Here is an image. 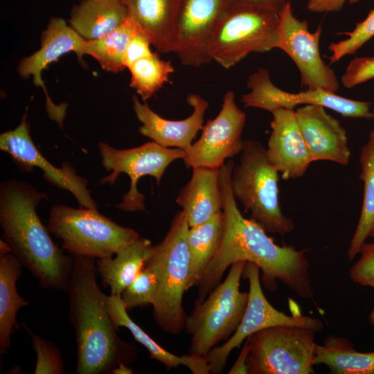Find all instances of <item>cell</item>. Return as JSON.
<instances>
[{
  "label": "cell",
  "mask_w": 374,
  "mask_h": 374,
  "mask_svg": "<svg viewBox=\"0 0 374 374\" xmlns=\"http://www.w3.org/2000/svg\"><path fill=\"white\" fill-rule=\"evenodd\" d=\"M279 14L231 0L213 32L208 51L212 61L229 69L251 53L277 48Z\"/></svg>",
  "instance_id": "8992f818"
},
{
  "label": "cell",
  "mask_w": 374,
  "mask_h": 374,
  "mask_svg": "<svg viewBox=\"0 0 374 374\" xmlns=\"http://www.w3.org/2000/svg\"><path fill=\"white\" fill-rule=\"evenodd\" d=\"M186 101L193 108L192 114L185 119L171 121L161 117L145 102L141 103L134 95L133 109L142 123L139 129L140 134L164 147L188 150L197 132L203 128L208 103L195 93L188 95Z\"/></svg>",
  "instance_id": "d6986e66"
},
{
  "label": "cell",
  "mask_w": 374,
  "mask_h": 374,
  "mask_svg": "<svg viewBox=\"0 0 374 374\" xmlns=\"http://www.w3.org/2000/svg\"><path fill=\"white\" fill-rule=\"evenodd\" d=\"M234 166L235 162L229 160L220 168L224 200V237L217 253L207 266L198 285L196 301L204 300L220 283L226 269L238 261L258 266L268 290L274 291L276 281L279 280L301 297L311 299L313 291L305 250H298L292 245H278L260 226L242 215L231 188Z\"/></svg>",
  "instance_id": "6da1fadb"
},
{
  "label": "cell",
  "mask_w": 374,
  "mask_h": 374,
  "mask_svg": "<svg viewBox=\"0 0 374 374\" xmlns=\"http://www.w3.org/2000/svg\"><path fill=\"white\" fill-rule=\"evenodd\" d=\"M348 37L338 42H332L328 46L331 51L329 57L330 64H334L348 55H353L366 42L374 36V9L371 10L367 17L357 24L350 32H344Z\"/></svg>",
  "instance_id": "d6a6232c"
},
{
  "label": "cell",
  "mask_w": 374,
  "mask_h": 374,
  "mask_svg": "<svg viewBox=\"0 0 374 374\" xmlns=\"http://www.w3.org/2000/svg\"><path fill=\"white\" fill-rule=\"evenodd\" d=\"M128 17L161 53H173L179 0H121Z\"/></svg>",
  "instance_id": "7402d4cb"
},
{
  "label": "cell",
  "mask_w": 374,
  "mask_h": 374,
  "mask_svg": "<svg viewBox=\"0 0 374 374\" xmlns=\"http://www.w3.org/2000/svg\"><path fill=\"white\" fill-rule=\"evenodd\" d=\"M150 41L138 27L127 46L124 55V64L127 69L138 60L150 55Z\"/></svg>",
  "instance_id": "8d00e7d4"
},
{
  "label": "cell",
  "mask_w": 374,
  "mask_h": 374,
  "mask_svg": "<svg viewBox=\"0 0 374 374\" xmlns=\"http://www.w3.org/2000/svg\"><path fill=\"white\" fill-rule=\"evenodd\" d=\"M359 259L350 268L349 275L353 283L374 288V243L361 246Z\"/></svg>",
  "instance_id": "e575fe53"
},
{
  "label": "cell",
  "mask_w": 374,
  "mask_h": 374,
  "mask_svg": "<svg viewBox=\"0 0 374 374\" xmlns=\"http://www.w3.org/2000/svg\"><path fill=\"white\" fill-rule=\"evenodd\" d=\"M96 259L75 257L69 280V319L77 345L76 374H110L120 364L136 361V346L118 335L100 289Z\"/></svg>",
  "instance_id": "7a4b0ae2"
},
{
  "label": "cell",
  "mask_w": 374,
  "mask_h": 374,
  "mask_svg": "<svg viewBox=\"0 0 374 374\" xmlns=\"http://www.w3.org/2000/svg\"><path fill=\"white\" fill-rule=\"evenodd\" d=\"M249 342L246 339L243 348L234 363L232 368L230 369L228 373L229 374H238V373H247V361L249 354Z\"/></svg>",
  "instance_id": "ab89813d"
},
{
  "label": "cell",
  "mask_w": 374,
  "mask_h": 374,
  "mask_svg": "<svg viewBox=\"0 0 374 374\" xmlns=\"http://www.w3.org/2000/svg\"><path fill=\"white\" fill-rule=\"evenodd\" d=\"M372 112H373V116H374V109H372Z\"/></svg>",
  "instance_id": "ee69618b"
},
{
  "label": "cell",
  "mask_w": 374,
  "mask_h": 374,
  "mask_svg": "<svg viewBox=\"0 0 374 374\" xmlns=\"http://www.w3.org/2000/svg\"><path fill=\"white\" fill-rule=\"evenodd\" d=\"M188 229L185 212H177L164 238L152 246L146 261L157 277V292L152 305L154 318L159 327L170 335H179L184 330L186 318L182 301L190 269Z\"/></svg>",
  "instance_id": "277c9868"
},
{
  "label": "cell",
  "mask_w": 374,
  "mask_h": 374,
  "mask_svg": "<svg viewBox=\"0 0 374 374\" xmlns=\"http://www.w3.org/2000/svg\"><path fill=\"white\" fill-rule=\"evenodd\" d=\"M138 26L127 17L114 31L100 38L85 40L82 55H89L96 59L101 68L109 72L118 73L126 67L124 55L130 40Z\"/></svg>",
  "instance_id": "f546056e"
},
{
  "label": "cell",
  "mask_w": 374,
  "mask_h": 374,
  "mask_svg": "<svg viewBox=\"0 0 374 374\" xmlns=\"http://www.w3.org/2000/svg\"><path fill=\"white\" fill-rule=\"evenodd\" d=\"M24 328L30 335L32 347L37 356L35 374H65L66 371L59 348L33 331L24 323Z\"/></svg>",
  "instance_id": "836d02e7"
},
{
  "label": "cell",
  "mask_w": 374,
  "mask_h": 374,
  "mask_svg": "<svg viewBox=\"0 0 374 374\" xmlns=\"http://www.w3.org/2000/svg\"><path fill=\"white\" fill-rule=\"evenodd\" d=\"M11 253L10 248L8 243L3 239L0 240V255Z\"/></svg>",
  "instance_id": "b9f144b4"
},
{
  "label": "cell",
  "mask_w": 374,
  "mask_h": 374,
  "mask_svg": "<svg viewBox=\"0 0 374 374\" xmlns=\"http://www.w3.org/2000/svg\"><path fill=\"white\" fill-rule=\"evenodd\" d=\"M369 322L372 326H374V308L369 315Z\"/></svg>",
  "instance_id": "7bdbcfd3"
},
{
  "label": "cell",
  "mask_w": 374,
  "mask_h": 374,
  "mask_svg": "<svg viewBox=\"0 0 374 374\" xmlns=\"http://www.w3.org/2000/svg\"><path fill=\"white\" fill-rule=\"evenodd\" d=\"M247 262L233 263L225 280L202 301H195L186 316L184 330L191 337L188 354L206 357L208 353L235 332L244 314L249 292L240 290Z\"/></svg>",
  "instance_id": "52a82bcc"
},
{
  "label": "cell",
  "mask_w": 374,
  "mask_h": 374,
  "mask_svg": "<svg viewBox=\"0 0 374 374\" xmlns=\"http://www.w3.org/2000/svg\"><path fill=\"white\" fill-rule=\"evenodd\" d=\"M271 134L267 154L271 165L285 180L302 177L312 163L301 132L294 109H278L271 112Z\"/></svg>",
  "instance_id": "ac0fdd59"
},
{
  "label": "cell",
  "mask_w": 374,
  "mask_h": 374,
  "mask_svg": "<svg viewBox=\"0 0 374 374\" xmlns=\"http://www.w3.org/2000/svg\"><path fill=\"white\" fill-rule=\"evenodd\" d=\"M279 19L277 48L294 61L300 72L302 84L308 89L335 93L339 87L338 79L323 60L319 51L321 26L311 33L307 21L299 20L294 15L289 1L279 13Z\"/></svg>",
  "instance_id": "7c38bea8"
},
{
  "label": "cell",
  "mask_w": 374,
  "mask_h": 374,
  "mask_svg": "<svg viewBox=\"0 0 374 374\" xmlns=\"http://www.w3.org/2000/svg\"><path fill=\"white\" fill-rule=\"evenodd\" d=\"M312 328L275 326L258 330L247 339L249 374H310L317 344Z\"/></svg>",
  "instance_id": "9c48e42d"
},
{
  "label": "cell",
  "mask_w": 374,
  "mask_h": 374,
  "mask_svg": "<svg viewBox=\"0 0 374 374\" xmlns=\"http://www.w3.org/2000/svg\"><path fill=\"white\" fill-rule=\"evenodd\" d=\"M247 87L250 91L241 98L244 107L272 112L281 108L294 109L299 105H314L332 109L344 117L374 119L369 102L346 98L323 89L285 91L272 83L265 69H259L250 75Z\"/></svg>",
  "instance_id": "4fadbf2b"
},
{
  "label": "cell",
  "mask_w": 374,
  "mask_h": 374,
  "mask_svg": "<svg viewBox=\"0 0 374 374\" xmlns=\"http://www.w3.org/2000/svg\"><path fill=\"white\" fill-rule=\"evenodd\" d=\"M107 306L115 326L118 329L119 327L128 329L134 339L147 349L150 357L162 363L167 370L184 366L193 374L210 373V367L205 357L190 354L179 356L161 346L130 318L121 296L109 295Z\"/></svg>",
  "instance_id": "cb8c5ba5"
},
{
  "label": "cell",
  "mask_w": 374,
  "mask_h": 374,
  "mask_svg": "<svg viewBox=\"0 0 374 374\" xmlns=\"http://www.w3.org/2000/svg\"><path fill=\"white\" fill-rule=\"evenodd\" d=\"M312 162L326 160L347 165L351 152L344 127L324 107L306 105L295 110Z\"/></svg>",
  "instance_id": "e0dca14e"
},
{
  "label": "cell",
  "mask_w": 374,
  "mask_h": 374,
  "mask_svg": "<svg viewBox=\"0 0 374 374\" xmlns=\"http://www.w3.org/2000/svg\"><path fill=\"white\" fill-rule=\"evenodd\" d=\"M231 1L179 0L173 53L182 64L199 67L212 61L208 51L211 36Z\"/></svg>",
  "instance_id": "2e32d148"
},
{
  "label": "cell",
  "mask_w": 374,
  "mask_h": 374,
  "mask_svg": "<svg viewBox=\"0 0 374 374\" xmlns=\"http://www.w3.org/2000/svg\"><path fill=\"white\" fill-rule=\"evenodd\" d=\"M22 265L12 253L0 255V353H8L11 335L19 329L16 319L19 310L28 305L17 290Z\"/></svg>",
  "instance_id": "4316f807"
},
{
  "label": "cell",
  "mask_w": 374,
  "mask_h": 374,
  "mask_svg": "<svg viewBox=\"0 0 374 374\" xmlns=\"http://www.w3.org/2000/svg\"><path fill=\"white\" fill-rule=\"evenodd\" d=\"M359 161L364 197L359 221L347 251L350 261L359 253L368 238H374V130L370 132L368 140L361 150Z\"/></svg>",
  "instance_id": "f1b7e54d"
},
{
  "label": "cell",
  "mask_w": 374,
  "mask_h": 374,
  "mask_svg": "<svg viewBox=\"0 0 374 374\" xmlns=\"http://www.w3.org/2000/svg\"><path fill=\"white\" fill-rule=\"evenodd\" d=\"M26 112L19 125L0 135V150L12 158L20 170L30 172L35 167L43 171V177L53 186L71 193L80 207L98 210V206L87 189L88 181L77 175L68 162L60 168L52 165L35 145L30 135Z\"/></svg>",
  "instance_id": "9a60e30c"
},
{
  "label": "cell",
  "mask_w": 374,
  "mask_h": 374,
  "mask_svg": "<svg viewBox=\"0 0 374 374\" xmlns=\"http://www.w3.org/2000/svg\"><path fill=\"white\" fill-rule=\"evenodd\" d=\"M244 3L269 10L279 14L285 6L287 0H238Z\"/></svg>",
  "instance_id": "f35d334b"
},
{
  "label": "cell",
  "mask_w": 374,
  "mask_h": 374,
  "mask_svg": "<svg viewBox=\"0 0 374 374\" xmlns=\"http://www.w3.org/2000/svg\"><path fill=\"white\" fill-rule=\"evenodd\" d=\"M244 276L249 280V300L243 318L235 332L220 346L213 348L206 356L210 373H222L231 352L254 332L275 326L309 328L319 332L323 328L319 318L302 314L287 315L274 308L265 297L260 280V269L247 262Z\"/></svg>",
  "instance_id": "8fae6325"
},
{
  "label": "cell",
  "mask_w": 374,
  "mask_h": 374,
  "mask_svg": "<svg viewBox=\"0 0 374 374\" xmlns=\"http://www.w3.org/2000/svg\"><path fill=\"white\" fill-rule=\"evenodd\" d=\"M128 69L131 74L130 86L144 102L168 82L175 71L171 62L161 60L157 52L138 60Z\"/></svg>",
  "instance_id": "4dcf8cb0"
},
{
  "label": "cell",
  "mask_w": 374,
  "mask_h": 374,
  "mask_svg": "<svg viewBox=\"0 0 374 374\" xmlns=\"http://www.w3.org/2000/svg\"><path fill=\"white\" fill-rule=\"evenodd\" d=\"M98 148L102 165L112 173L100 179V185H113L119 174L125 173L130 179L128 192L123 201L115 206L126 212L143 211L145 209L144 195L137 188L139 179L143 176L154 177L157 185L167 167L175 160L183 159L185 150L169 148L150 141L136 148L118 150L105 142H99Z\"/></svg>",
  "instance_id": "30bf717a"
},
{
  "label": "cell",
  "mask_w": 374,
  "mask_h": 374,
  "mask_svg": "<svg viewBox=\"0 0 374 374\" xmlns=\"http://www.w3.org/2000/svg\"><path fill=\"white\" fill-rule=\"evenodd\" d=\"M125 364L118 366L112 372V374H130L133 373V371Z\"/></svg>",
  "instance_id": "60d3db41"
},
{
  "label": "cell",
  "mask_w": 374,
  "mask_h": 374,
  "mask_svg": "<svg viewBox=\"0 0 374 374\" xmlns=\"http://www.w3.org/2000/svg\"><path fill=\"white\" fill-rule=\"evenodd\" d=\"M224 231V217L222 211L203 223L189 227L186 236L190 255L187 291L199 284L207 266L221 247Z\"/></svg>",
  "instance_id": "484cf974"
},
{
  "label": "cell",
  "mask_w": 374,
  "mask_h": 374,
  "mask_svg": "<svg viewBox=\"0 0 374 374\" xmlns=\"http://www.w3.org/2000/svg\"><path fill=\"white\" fill-rule=\"evenodd\" d=\"M374 78V57H355L350 62L341 76L346 88H352Z\"/></svg>",
  "instance_id": "d590c367"
},
{
  "label": "cell",
  "mask_w": 374,
  "mask_h": 374,
  "mask_svg": "<svg viewBox=\"0 0 374 374\" xmlns=\"http://www.w3.org/2000/svg\"><path fill=\"white\" fill-rule=\"evenodd\" d=\"M361 0H308L307 8L308 10L321 13L339 11L346 1L355 3Z\"/></svg>",
  "instance_id": "74e56055"
},
{
  "label": "cell",
  "mask_w": 374,
  "mask_h": 374,
  "mask_svg": "<svg viewBox=\"0 0 374 374\" xmlns=\"http://www.w3.org/2000/svg\"><path fill=\"white\" fill-rule=\"evenodd\" d=\"M176 202L185 212L189 227L203 223L222 211L220 168H193L191 178L180 190Z\"/></svg>",
  "instance_id": "44dd1931"
},
{
  "label": "cell",
  "mask_w": 374,
  "mask_h": 374,
  "mask_svg": "<svg viewBox=\"0 0 374 374\" xmlns=\"http://www.w3.org/2000/svg\"><path fill=\"white\" fill-rule=\"evenodd\" d=\"M127 17L121 0H82L73 7L69 23L82 37L91 40L114 31Z\"/></svg>",
  "instance_id": "d4e9b609"
},
{
  "label": "cell",
  "mask_w": 374,
  "mask_h": 374,
  "mask_svg": "<svg viewBox=\"0 0 374 374\" xmlns=\"http://www.w3.org/2000/svg\"><path fill=\"white\" fill-rule=\"evenodd\" d=\"M278 173L262 143L244 140L239 163L232 172L231 188L235 200L249 213V219L266 232L283 235L292 231L294 224L280 206Z\"/></svg>",
  "instance_id": "5b68a950"
},
{
  "label": "cell",
  "mask_w": 374,
  "mask_h": 374,
  "mask_svg": "<svg viewBox=\"0 0 374 374\" xmlns=\"http://www.w3.org/2000/svg\"><path fill=\"white\" fill-rule=\"evenodd\" d=\"M157 277L154 269L147 262L123 290L121 295L127 311L136 307L152 305L157 292Z\"/></svg>",
  "instance_id": "1f68e13d"
},
{
  "label": "cell",
  "mask_w": 374,
  "mask_h": 374,
  "mask_svg": "<svg viewBox=\"0 0 374 374\" xmlns=\"http://www.w3.org/2000/svg\"><path fill=\"white\" fill-rule=\"evenodd\" d=\"M315 364H324L336 374H374V351L358 352L349 340L331 335L317 344Z\"/></svg>",
  "instance_id": "83f0119b"
},
{
  "label": "cell",
  "mask_w": 374,
  "mask_h": 374,
  "mask_svg": "<svg viewBox=\"0 0 374 374\" xmlns=\"http://www.w3.org/2000/svg\"><path fill=\"white\" fill-rule=\"evenodd\" d=\"M47 198L24 181L11 179L1 183L2 237L42 288L66 292L74 258L54 243L39 217L37 207Z\"/></svg>",
  "instance_id": "3957f363"
},
{
  "label": "cell",
  "mask_w": 374,
  "mask_h": 374,
  "mask_svg": "<svg viewBox=\"0 0 374 374\" xmlns=\"http://www.w3.org/2000/svg\"><path fill=\"white\" fill-rule=\"evenodd\" d=\"M47 228L62 241L70 256L98 259L113 256L123 245L138 238L133 229L116 224L98 210L55 204Z\"/></svg>",
  "instance_id": "ba28073f"
},
{
  "label": "cell",
  "mask_w": 374,
  "mask_h": 374,
  "mask_svg": "<svg viewBox=\"0 0 374 374\" xmlns=\"http://www.w3.org/2000/svg\"><path fill=\"white\" fill-rule=\"evenodd\" d=\"M152 244L143 237L123 245L111 256L96 260L102 283L110 294L121 296L125 287L135 278L149 258Z\"/></svg>",
  "instance_id": "603a6c76"
},
{
  "label": "cell",
  "mask_w": 374,
  "mask_h": 374,
  "mask_svg": "<svg viewBox=\"0 0 374 374\" xmlns=\"http://www.w3.org/2000/svg\"><path fill=\"white\" fill-rule=\"evenodd\" d=\"M85 40L63 19L53 17L42 33L40 48L21 60L17 68L19 75L24 79L32 75L34 84L41 87L48 97L42 78V71L51 62L57 61L61 55L71 51L75 52L82 60L81 49ZM47 100L52 105L48 97Z\"/></svg>",
  "instance_id": "ffe728a7"
},
{
  "label": "cell",
  "mask_w": 374,
  "mask_h": 374,
  "mask_svg": "<svg viewBox=\"0 0 374 374\" xmlns=\"http://www.w3.org/2000/svg\"><path fill=\"white\" fill-rule=\"evenodd\" d=\"M245 121V113L237 105L234 92L228 91L217 116L207 121L199 139L185 150L182 159L186 167L220 168L226 159L241 153Z\"/></svg>",
  "instance_id": "5bb4252c"
}]
</instances>
